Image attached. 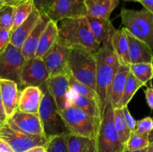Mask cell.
Listing matches in <instances>:
<instances>
[{"label":"cell","instance_id":"1","mask_svg":"<svg viewBox=\"0 0 153 152\" xmlns=\"http://www.w3.org/2000/svg\"><path fill=\"white\" fill-rule=\"evenodd\" d=\"M96 92L100 100V110L102 116L108 101L112 80L117 72L120 63L113 52L111 41L101 45L100 50L96 53Z\"/></svg>","mask_w":153,"mask_h":152},{"label":"cell","instance_id":"2","mask_svg":"<svg viewBox=\"0 0 153 152\" xmlns=\"http://www.w3.org/2000/svg\"><path fill=\"white\" fill-rule=\"evenodd\" d=\"M58 28V39L67 47L82 48L93 54L97 53L101 47L90 29L86 16L63 19Z\"/></svg>","mask_w":153,"mask_h":152},{"label":"cell","instance_id":"3","mask_svg":"<svg viewBox=\"0 0 153 152\" xmlns=\"http://www.w3.org/2000/svg\"><path fill=\"white\" fill-rule=\"evenodd\" d=\"M67 64L70 75L76 80L96 91V54L82 48H68Z\"/></svg>","mask_w":153,"mask_h":152},{"label":"cell","instance_id":"4","mask_svg":"<svg viewBox=\"0 0 153 152\" xmlns=\"http://www.w3.org/2000/svg\"><path fill=\"white\" fill-rule=\"evenodd\" d=\"M123 28L151 49L153 46V12L147 9L131 10L123 7L120 11Z\"/></svg>","mask_w":153,"mask_h":152},{"label":"cell","instance_id":"5","mask_svg":"<svg viewBox=\"0 0 153 152\" xmlns=\"http://www.w3.org/2000/svg\"><path fill=\"white\" fill-rule=\"evenodd\" d=\"M69 133L76 136L95 139L101 120L90 116L83 110L70 106L58 111Z\"/></svg>","mask_w":153,"mask_h":152},{"label":"cell","instance_id":"6","mask_svg":"<svg viewBox=\"0 0 153 152\" xmlns=\"http://www.w3.org/2000/svg\"><path fill=\"white\" fill-rule=\"evenodd\" d=\"M39 87L43 91V95L38 110V116L45 135L50 137L67 133L68 131L58 113L56 104L49 89L47 80Z\"/></svg>","mask_w":153,"mask_h":152},{"label":"cell","instance_id":"7","mask_svg":"<svg viewBox=\"0 0 153 152\" xmlns=\"http://www.w3.org/2000/svg\"><path fill=\"white\" fill-rule=\"evenodd\" d=\"M97 152H124L125 145L120 141L114 124V108L108 101L103 111L96 137Z\"/></svg>","mask_w":153,"mask_h":152},{"label":"cell","instance_id":"8","mask_svg":"<svg viewBox=\"0 0 153 152\" xmlns=\"http://www.w3.org/2000/svg\"><path fill=\"white\" fill-rule=\"evenodd\" d=\"M25 60L21 49L9 43L0 53V80H12L22 89L20 72Z\"/></svg>","mask_w":153,"mask_h":152},{"label":"cell","instance_id":"9","mask_svg":"<svg viewBox=\"0 0 153 152\" xmlns=\"http://www.w3.org/2000/svg\"><path fill=\"white\" fill-rule=\"evenodd\" d=\"M49 137L30 136L10 128L7 124L0 126V139L5 142L14 152H25L35 146H45Z\"/></svg>","mask_w":153,"mask_h":152},{"label":"cell","instance_id":"10","mask_svg":"<svg viewBox=\"0 0 153 152\" xmlns=\"http://www.w3.org/2000/svg\"><path fill=\"white\" fill-rule=\"evenodd\" d=\"M67 57L68 47L58 37L53 46L41 58L49 72V77L70 74Z\"/></svg>","mask_w":153,"mask_h":152},{"label":"cell","instance_id":"11","mask_svg":"<svg viewBox=\"0 0 153 152\" xmlns=\"http://www.w3.org/2000/svg\"><path fill=\"white\" fill-rule=\"evenodd\" d=\"M49 78V75L41 58L25 59L20 72L22 88L28 86H40Z\"/></svg>","mask_w":153,"mask_h":152},{"label":"cell","instance_id":"12","mask_svg":"<svg viewBox=\"0 0 153 152\" xmlns=\"http://www.w3.org/2000/svg\"><path fill=\"white\" fill-rule=\"evenodd\" d=\"M6 124L12 129L30 136H46L38 113H27L16 110Z\"/></svg>","mask_w":153,"mask_h":152},{"label":"cell","instance_id":"13","mask_svg":"<svg viewBox=\"0 0 153 152\" xmlns=\"http://www.w3.org/2000/svg\"><path fill=\"white\" fill-rule=\"evenodd\" d=\"M46 15L56 23L64 19L86 16L85 0H55Z\"/></svg>","mask_w":153,"mask_h":152},{"label":"cell","instance_id":"14","mask_svg":"<svg viewBox=\"0 0 153 152\" xmlns=\"http://www.w3.org/2000/svg\"><path fill=\"white\" fill-rule=\"evenodd\" d=\"M69 75L49 77L47 84L58 111L67 107V93L70 91Z\"/></svg>","mask_w":153,"mask_h":152},{"label":"cell","instance_id":"15","mask_svg":"<svg viewBox=\"0 0 153 152\" xmlns=\"http://www.w3.org/2000/svg\"><path fill=\"white\" fill-rule=\"evenodd\" d=\"M20 91L15 82L8 80H0L1 102L7 119L17 110Z\"/></svg>","mask_w":153,"mask_h":152},{"label":"cell","instance_id":"16","mask_svg":"<svg viewBox=\"0 0 153 152\" xmlns=\"http://www.w3.org/2000/svg\"><path fill=\"white\" fill-rule=\"evenodd\" d=\"M128 45L130 64L152 63V49L125 29Z\"/></svg>","mask_w":153,"mask_h":152},{"label":"cell","instance_id":"17","mask_svg":"<svg viewBox=\"0 0 153 152\" xmlns=\"http://www.w3.org/2000/svg\"><path fill=\"white\" fill-rule=\"evenodd\" d=\"M43 95V91L39 86H25L20 91L17 109L23 113H38Z\"/></svg>","mask_w":153,"mask_h":152},{"label":"cell","instance_id":"18","mask_svg":"<svg viewBox=\"0 0 153 152\" xmlns=\"http://www.w3.org/2000/svg\"><path fill=\"white\" fill-rule=\"evenodd\" d=\"M40 14L41 13H40V11L35 7H34L28 18L19 26L16 27L14 31L11 32L10 39V44L21 49L25 40H26L31 31L38 22Z\"/></svg>","mask_w":153,"mask_h":152},{"label":"cell","instance_id":"19","mask_svg":"<svg viewBox=\"0 0 153 152\" xmlns=\"http://www.w3.org/2000/svg\"><path fill=\"white\" fill-rule=\"evenodd\" d=\"M49 20L50 19L46 13L40 14L38 22H37L21 48V52L25 59L34 57L40 36Z\"/></svg>","mask_w":153,"mask_h":152},{"label":"cell","instance_id":"20","mask_svg":"<svg viewBox=\"0 0 153 152\" xmlns=\"http://www.w3.org/2000/svg\"><path fill=\"white\" fill-rule=\"evenodd\" d=\"M90 29L97 41L102 45L111 40L117 30L109 19L96 18L86 15Z\"/></svg>","mask_w":153,"mask_h":152},{"label":"cell","instance_id":"21","mask_svg":"<svg viewBox=\"0 0 153 152\" xmlns=\"http://www.w3.org/2000/svg\"><path fill=\"white\" fill-rule=\"evenodd\" d=\"M129 73V66L120 65L115 74L110 87L109 101L114 109L120 108V101L126 80Z\"/></svg>","mask_w":153,"mask_h":152},{"label":"cell","instance_id":"22","mask_svg":"<svg viewBox=\"0 0 153 152\" xmlns=\"http://www.w3.org/2000/svg\"><path fill=\"white\" fill-rule=\"evenodd\" d=\"M87 15L92 17L109 19L119 4V0H85Z\"/></svg>","mask_w":153,"mask_h":152},{"label":"cell","instance_id":"23","mask_svg":"<svg viewBox=\"0 0 153 152\" xmlns=\"http://www.w3.org/2000/svg\"><path fill=\"white\" fill-rule=\"evenodd\" d=\"M58 37V23L49 20L40 37L34 57L42 58L53 46Z\"/></svg>","mask_w":153,"mask_h":152},{"label":"cell","instance_id":"24","mask_svg":"<svg viewBox=\"0 0 153 152\" xmlns=\"http://www.w3.org/2000/svg\"><path fill=\"white\" fill-rule=\"evenodd\" d=\"M70 106L77 107L90 116L101 120L102 116L98 104L93 100L82 96L70 89L67 93V107Z\"/></svg>","mask_w":153,"mask_h":152},{"label":"cell","instance_id":"25","mask_svg":"<svg viewBox=\"0 0 153 152\" xmlns=\"http://www.w3.org/2000/svg\"><path fill=\"white\" fill-rule=\"evenodd\" d=\"M111 45L119 63L120 65L129 66L128 40L125 28L117 30L111 40Z\"/></svg>","mask_w":153,"mask_h":152},{"label":"cell","instance_id":"26","mask_svg":"<svg viewBox=\"0 0 153 152\" xmlns=\"http://www.w3.org/2000/svg\"><path fill=\"white\" fill-rule=\"evenodd\" d=\"M34 7L32 0H23L13 6V26L10 30V33L28 18Z\"/></svg>","mask_w":153,"mask_h":152},{"label":"cell","instance_id":"27","mask_svg":"<svg viewBox=\"0 0 153 152\" xmlns=\"http://www.w3.org/2000/svg\"><path fill=\"white\" fill-rule=\"evenodd\" d=\"M143 86H144L143 83L137 80L129 71V73L127 75L123 92L121 98L120 108L128 106V104L130 102L134 94Z\"/></svg>","mask_w":153,"mask_h":152},{"label":"cell","instance_id":"28","mask_svg":"<svg viewBox=\"0 0 153 152\" xmlns=\"http://www.w3.org/2000/svg\"><path fill=\"white\" fill-rule=\"evenodd\" d=\"M114 124L120 141L124 145H126V143L128 141L131 131H130L126 122L122 108L114 109Z\"/></svg>","mask_w":153,"mask_h":152},{"label":"cell","instance_id":"29","mask_svg":"<svg viewBox=\"0 0 153 152\" xmlns=\"http://www.w3.org/2000/svg\"><path fill=\"white\" fill-rule=\"evenodd\" d=\"M129 71L137 80L146 85L152 77V63L130 64Z\"/></svg>","mask_w":153,"mask_h":152},{"label":"cell","instance_id":"30","mask_svg":"<svg viewBox=\"0 0 153 152\" xmlns=\"http://www.w3.org/2000/svg\"><path fill=\"white\" fill-rule=\"evenodd\" d=\"M69 84H70V89L76 92V93L79 94V95L85 96L86 98H90V99L93 100L95 101L99 106L100 108V100H99L98 95H97V92L95 90L90 88L89 86H86L84 83H80L78 80H76L73 76L70 75H69ZM101 114V113H100Z\"/></svg>","mask_w":153,"mask_h":152},{"label":"cell","instance_id":"31","mask_svg":"<svg viewBox=\"0 0 153 152\" xmlns=\"http://www.w3.org/2000/svg\"><path fill=\"white\" fill-rule=\"evenodd\" d=\"M68 133L50 137L45 145L46 152H68L67 136Z\"/></svg>","mask_w":153,"mask_h":152},{"label":"cell","instance_id":"32","mask_svg":"<svg viewBox=\"0 0 153 152\" xmlns=\"http://www.w3.org/2000/svg\"><path fill=\"white\" fill-rule=\"evenodd\" d=\"M91 139L68 133L67 148L68 152H88Z\"/></svg>","mask_w":153,"mask_h":152},{"label":"cell","instance_id":"33","mask_svg":"<svg viewBox=\"0 0 153 152\" xmlns=\"http://www.w3.org/2000/svg\"><path fill=\"white\" fill-rule=\"evenodd\" d=\"M152 142V137H143L136 134L134 132H131L128 141L125 145V151H134L146 148Z\"/></svg>","mask_w":153,"mask_h":152},{"label":"cell","instance_id":"34","mask_svg":"<svg viewBox=\"0 0 153 152\" xmlns=\"http://www.w3.org/2000/svg\"><path fill=\"white\" fill-rule=\"evenodd\" d=\"M13 6L4 4L0 6V28L10 31L13 26Z\"/></svg>","mask_w":153,"mask_h":152},{"label":"cell","instance_id":"35","mask_svg":"<svg viewBox=\"0 0 153 152\" xmlns=\"http://www.w3.org/2000/svg\"><path fill=\"white\" fill-rule=\"evenodd\" d=\"M152 130L153 122L152 118L146 117L136 122V126L134 132L137 135L152 137Z\"/></svg>","mask_w":153,"mask_h":152},{"label":"cell","instance_id":"36","mask_svg":"<svg viewBox=\"0 0 153 152\" xmlns=\"http://www.w3.org/2000/svg\"><path fill=\"white\" fill-rule=\"evenodd\" d=\"M34 5L40 13H47L55 0H32Z\"/></svg>","mask_w":153,"mask_h":152},{"label":"cell","instance_id":"37","mask_svg":"<svg viewBox=\"0 0 153 152\" xmlns=\"http://www.w3.org/2000/svg\"><path fill=\"white\" fill-rule=\"evenodd\" d=\"M10 31L9 30L0 28V53L10 43Z\"/></svg>","mask_w":153,"mask_h":152},{"label":"cell","instance_id":"38","mask_svg":"<svg viewBox=\"0 0 153 152\" xmlns=\"http://www.w3.org/2000/svg\"><path fill=\"white\" fill-rule=\"evenodd\" d=\"M123 113L124 118H125L126 122L127 125H128V128L130 129V131L131 132H134V129H135L136 126V121L134 119L131 114L130 113L129 110L128 109V106H126V107H122Z\"/></svg>","mask_w":153,"mask_h":152},{"label":"cell","instance_id":"39","mask_svg":"<svg viewBox=\"0 0 153 152\" xmlns=\"http://www.w3.org/2000/svg\"><path fill=\"white\" fill-rule=\"evenodd\" d=\"M146 104L151 110L153 109V89L151 87H147L144 91Z\"/></svg>","mask_w":153,"mask_h":152},{"label":"cell","instance_id":"40","mask_svg":"<svg viewBox=\"0 0 153 152\" xmlns=\"http://www.w3.org/2000/svg\"><path fill=\"white\" fill-rule=\"evenodd\" d=\"M134 1L140 2L145 9L153 12V0H134Z\"/></svg>","mask_w":153,"mask_h":152},{"label":"cell","instance_id":"41","mask_svg":"<svg viewBox=\"0 0 153 152\" xmlns=\"http://www.w3.org/2000/svg\"><path fill=\"white\" fill-rule=\"evenodd\" d=\"M6 122H7V116H6L4 108H3L1 98V92H0V126L6 124Z\"/></svg>","mask_w":153,"mask_h":152},{"label":"cell","instance_id":"42","mask_svg":"<svg viewBox=\"0 0 153 152\" xmlns=\"http://www.w3.org/2000/svg\"><path fill=\"white\" fill-rule=\"evenodd\" d=\"M0 152H14L10 146L4 142L3 140L0 139Z\"/></svg>","mask_w":153,"mask_h":152},{"label":"cell","instance_id":"43","mask_svg":"<svg viewBox=\"0 0 153 152\" xmlns=\"http://www.w3.org/2000/svg\"><path fill=\"white\" fill-rule=\"evenodd\" d=\"M25 152H46V148H45V146H35L25 151Z\"/></svg>","mask_w":153,"mask_h":152},{"label":"cell","instance_id":"44","mask_svg":"<svg viewBox=\"0 0 153 152\" xmlns=\"http://www.w3.org/2000/svg\"><path fill=\"white\" fill-rule=\"evenodd\" d=\"M88 152H97L96 139H91V145H90V147H89V149H88Z\"/></svg>","mask_w":153,"mask_h":152},{"label":"cell","instance_id":"45","mask_svg":"<svg viewBox=\"0 0 153 152\" xmlns=\"http://www.w3.org/2000/svg\"><path fill=\"white\" fill-rule=\"evenodd\" d=\"M3 1H4V4L15 6L16 4H17L18 3L20 2V1H23V0H3Z\"/></svg>","mask_w":153,"mask_h":152},{"label":"cell","instance_id":"46","mask_svg":"<svg viewBox=\"0 0 153 152\" xmlns=\"http://www.w3.org/2000/svg\"><path fill=\"white\" fill-rule=\"evenodd\" d=\"M144 152H153V144H152V142L150 143V145L148 146L147 148H146V150Z\"/></svg>","mask_w":153,"mask_h":152},{"label":"cell","instance_id":"47","mask_svg":"<svg viewBox=\"0 0 153 152\" xmlns=\"http://www.w3.org/2000/svg\"><path fill=\"white\" fill-rule=\"evenodd\" d=\"M146 148H143V149H141V150H137V151H125L124 152H144L146 150Z\"/></svg>","mask_w":153,"mask_h":152},{"label":"cell","instance_id":"48","mask_svg":"<svg viewBox=\"0 0 153 152\" xmlns=\"http://www.w3.org/2000/svg\"><path fill=\"white\" fill-rule=\"evenodd\" d=\"M2 4H4V1L3 0H0V6H1Z\"/></svg>","mask_w":153,"mask_h":152},{"label":"cell","instance_id":"49","mask_svg":"<svg viewBox=\"0 0 153 152\" xmlns=\"http://www.w3.org/2000/svg\"><path fill=\"white\" fill-rule=\"evenodd\" d=\"M124 1H134V0H124Z\"/></svg>","mask_w":153,"mask_h":152}]
</instances>
